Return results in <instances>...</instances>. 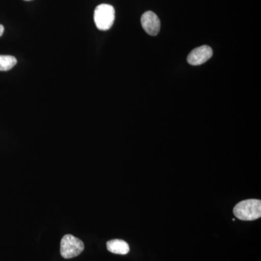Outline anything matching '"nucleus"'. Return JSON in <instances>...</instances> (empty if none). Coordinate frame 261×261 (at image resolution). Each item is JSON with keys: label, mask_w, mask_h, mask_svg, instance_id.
Returning <instances> with one entry per match:
<instances>
[{"label": "nucleus", "mask_w": 261, "mask_h": 261, "mask_svg": "<svg viewBox=\"0 0 261 261\" xmlns=\"http://www.w3.org/2000/svg\"><path fill=\"white\" fill-rule=\"evenodd\" d=\"M233 214L242 221H254L261 216V201L250 199L239 202L233 207Z\"/></svg>", "instance_id": "obj_1"}, {"label": "nucleus", "mask_w": 261, "mask_h": 261, "mask_svg": "<svg viewBox=\"0 0 261 261\" xmlns=\"http://www.w3.org/2000/svg\"><path fill=\"white\" fill-rule=\"evenodd\" d=\"M115 14L116 12L112 5H98L94 13V20L97 28L100 31L109 30L114 23Z\"/></svg>", "instance_id": "obj_2"}, {"label": "nucleus", "mask_w": 261, "mask_h": 261, "mask_svg": "<svg viewBox=\"0 0 261 261\" xmlns=\"http://www.w3.org/2000/svg\"><path fill=\"white\" fill-rule=\"evenodd\" d=\"M84 250L83 242L71 234H66L62 239L61 254L65 259L73 258L80 255Z\"/></svg>", "instance_id": "obj_3"}, {"label": "nucleus", "mask_w": 261, "mask_h": 261, "mask_svg": "<svg viewBox=\"0 0 261 261\" xmlns=\"http://www.w3.org/2000/svg\"><path fill=\"white\" fill-rule=\"evenodd\" d=\"M142 28L150 36H156L161 30V21L158 15L152 11H147L142 15Z\"/></svg>", "instance_id": "obj_4"}, {"label": "nucleus", "mask_w": 261, "mask_h": 261, "mask_svg": "<svg viewBox=\"0 0 261 261\" xmlns=\"http://www.w3.org/2000/svg\"><path fill=\"white\" fill-rule=\"evenodd\" d=\"M212 56L213 50L209 46H201L190 53L187 57V61L192 65H200L208 61Z\"/></svg>", "instance_id": "obj_5"}, {"label": "nucleus", "mask_w": 261, "mask_h": 261, "mask_svg": "<svg viewBox=\"0 0 261 261\" xmlns=\"http://www.w3.org/2000/svg\"><path fill=\"white\" fill-rule=\"evenodd\" d=\"M108 251L118 255H126L129 252V245L121 240H112L107 243Z\"/></svg>", "instance_id": "obj_6"}, {"label": "nucleus", "mask_w": 261, "mask_h": 261, "mask_svg": "<svg viewBox=\"0 0 261 261\" xmlns=\"http://www.w3.org/2000/svg\"><path fill=\"white\" fill-rule=\"evenodd\" d=\"M17 60L11 56H1L0 55V71H8L16 65Z\"/></svg>", "instance_id": "obj_7"}, {"label": "nucleus", "mask_w": 261, "mask_h": 261, "mask_svg": "<svg viewBox=\"0 0 261 261\" xmlns=\"http://www.w3.org/2000/svg\"><path fill=\"white\" fill-rule=\"evenodd\" d=\"M3 32H4V27L0 24V37L3 35Z\"/></svg>", "instance_id": "obj_8"}, {"label": "nucleus", "mask_w": 261, "mask_h": 261, "mask_svg": "<svg viewBox=\"0 0 261 261\" xmlns=\"http://www.w3.org/2000/svg\"><path fill=\"white\" fill-rule=\"evenodd\" d=\"M25 1H31V0H25Z\"/></svg>", "instance_id": "obj_9"}]
</instances>
